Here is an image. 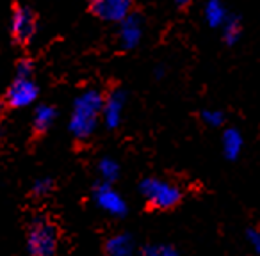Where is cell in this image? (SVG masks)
Instances as JSON below:
<instances>
[{"label":"cell","mask_w":260,"mask_h":256,"mask_svg":"<svg viewBox=\"0 0 260 256\" xmlns=\"http://www.w3.org/2000/svg\"><path fill=\"white\" fill-rule=\"evenodd\" d=\"M104 98L105 96L100 91L86 89L73 100L68 128L77 141H87L94 134L98 121L102 119Z\"/></svg>","instance_id":"6da1fadb"},{"label":"cell","mask_w":260,"mask_h":256,"mask_svg":"<svg viewBox=\"0 0 260 256\" xmlns=\"http://www.w3.org/2000/svg\"><path fill=\"white\" fill-rule=\"evenodd\" d=\"M57 245L59 238L54 224L47 217L34 219L27 233V249L30 256H55Z\"/></svg>","instance_id":"7a4b0ae2"},{"label":"cell","mask_w":260,"mask_h":256,"mask_svg":"<svg viewBox=\"0 0 260 256\" xmlns=\"http://www.w3.org/2000/svg\"><path fill=\"white\" fill-rule=\"evenodd\" d=\"M143 198L146 199L150 206L159 210H168L178 205L182 199L180 189L175 184L168 180H160V178H146L139 185Z\"/></svg>","instance_id":"3957f363"},{"label":"cell","mask_w":260,"mask_h":256,"mask_svg":"<svg viewBox=\"0 0 260 256\" xmlns=\"http://www.w3.org/2000/svg\"><path fill=\"white\" fill-rule=\"evenodd\" d=\"M40 96V87L32 80V77H15L13 84L6 93V101L13 108L30 107Z\"/></svg>","instance_id":"277c9868"},{"label":"cell","mask_w":260,"mask_h":256,"mask_svg":"<svg viewBox=\"0 0 260 256\" xmlns=\"http://www.w3.org/2000/svg\"><path fill=\"white\" fill-rule=\"evenodd\" d=\"M132 0H89L93 15L111 23H119L132 15Z\"/></svg>","instance_id":"5b68a950"},{"label":"cell","mask_w":260,"mask_h":256,"mask_svg":"<svg viewBox=\"0 0 260 256\" xmlns=\"http://www.w3.org/2000/svg\"><path fill=\"white\" fill-rule=\"evenodd\" d=\"M94 203L98 205V208L112 217L126 215V201L109 181H104L94 189Z\"/></svg>","instance_id":"8992f818"},{"label":"cell","mask_w":260,"mask_h":256,"mask_svg":"<svg viewBox=\"0 0 260 256\" xmlns=\"http://www.w3.org/2000/svg\"><path fill=\"white\" fill-rule=\"evenodd\" d=\"M38 29L36 15L29 8H16L11 20V32L18 43H27L34 38Z\"/></svg>","instance_id":"52a82bcc"},{"label":"cell","mask_w":260,"mask_h":256,"mask_svg":"<svg viewBox=\"0 0 260 256\" xmlns=\"http://www.w3.org/2000/svg\"><path fill=\"white\" fill-rule=\"evenodd\" d=\"M126 96L121 89H114L104 98V108H102V121L107 128H118L123 121Z\"/></svg>","instance_id":"ba28073f"},{"label":"cell","mask_w":260,"mask_h":256,"mask_svg":"<svg viewBox=\"0 0 260 256\" xmlns=\"http://www.w3.org/2000/svg\"><path fill=\"white\" fill-rule=\"evenodd\" d=\"M119 45L125 50H132L141 43L143 38V23L141 18L136 15H128L123 22H119V30H118Z\"/></svg>","instance_id":"9c48e42d"},{"label":"cell","mask_w":260,"mask_h":256,"mask_svg":"<svg viewBox=\"0 0 260 256\" xmlns=\"http://www.w3.org/2000/svg\"><path fill=\"white\" fill-rule=\"evenodd\" d=\"M105 252L107 256H132L134 254V238L130 233L112 235L105 242Z\"/></svg>","instance_id":"30bf717a"},{"label":"cell","mask_w":260,"mask_h":256,"mask_svg":"<svg viewBox=\"0 0 260 256\" xmlns=\"http://www.w3.org/2000/svg\"><path fill=\"white\" fill-rule=\"evenodd\" d=\"M221 148L228 160L239 159L242 148H244V137L237 128H226L221 137Z\"/></svg>","instance_id":"8fae6325"},{"label":"cell","mask_w":260,"mask_h":256,"mask_svg":"<svg viewBox=\"0 0 260 256\" xmlns=\"http://www.w3.org/2000/svg\"><path fill=\"white\" fill-rule=\"evenodd\" d=\"M203 16H205V22L209 23V27L217 29V27H223L228 20V11L221 0H207Z\"/></svg>","instance_id":"7c38bea8"},{"label":"cell","mask_w":260,"mask_h":256,"mask_svg":"<svg viewBox=\"0 0 260 256\" xmlns=\"http://www.w3.org/2000/svg\"><path fill=\"white\" fill-rule=\"evenodd\" d=\"M55 118H57V111L55 107L47 103H41L36 107L34 111V118H32V125L36 132H47L52 125L55 123Z\"/></svg>","instance_id":"4fadbf2b"},{"label":"cell","mask_w":260,"mask_h":256,"mask_svg":"<svg viewBox=\"0 0 260 256\" xmlns=\"http://www.w3.org/2000/svg\"><path fill=\"white\" fill-rule=\"evenodd\" d=\"M119 171H121L119 169V164L114 159H111V157H104L98 162V173H100L104 181H109V184L116 181L119 178Z\"/></svg>","instance_id":"5bb4252c"},{"label":"cell","mask_w":260,"mask_h":256,"mask_svg":"<svg viewBox=\"0 0 260 256\" xmlns=\"http://www.w3.org/2000/svg\"><path fill=\"white\" fill-rule=\"evenodd\" d=\"M223 29V40L226 41V45H235L239 40H241V34H242V25L237 18H230L224 22V25L221 27Z\"/></svg>","instance_id":"9a60e30c"},{"label":"cell","mask_w":260,"mask_h":256,"mask_svg":"<svg viewBox=\"0 0 260 256\" xmlns=\"http://www.w3.org/2000/svg\"><path fill=\"white\" fill-rule=\"evenodd\" d=\"M141 256H184L177 247L170 244H152L141 249Z\"/></svg>","instance_id":"2e32d148"},{"label":"cell","mask_w":260,"mask_h":256,"mask_svg":"<svg viewBox=\"0 0 260 256\" xmlns=\"http://www.w3.org/2000/svg\"><path fill=\"white\" fill-rule=\"evenodd\" d=\"M202 121L207 126H212V128H219L224 125V112L219 108H205L202 111Z\"/></svg>","instance_id":"e0dca14e"},{"label":"cell","mask_w":260,"mask_h":256,"mask_svg":"<svg viewBox=\"0 0 260 256\" xmlns=\"http://www.w3.org/2000/svg\"><path fill=\"white\" fill-rule=\"evenodd\" d=\"M52 189H54V181H52L50 178H47V176L38 178L32 184V194L38 196V198H45V196L50 194Z\"/></svg>","instance_id":"ac0fdd59"},{"label":"cell","mask_w":260,"mask_h":256,"mask_svg":"<svg viewBox=\"0 0 260 256\" xmlns=\"http://www.w3.org/2000/svg\"><path fill=\"white\" fill-rule=\"evenodd\" d=\"M246 238H248V242L253 247V251L260 256V230H256V228H249V230L246 231Z\"/></svg>","instance_id":"d6986e66"},{"label":"cell","mask_w":260,"mask_h":256,"mask_svg":"<svg viewBox=\"0 0 260 256\" xmlns=\"http://www.w3.org/2000/svg\"><path fill=\"white\" fill-rule=\"evenodd\" d=\"M32 73H34L32 61L23 59V61L18 62V66H16V77H32Z\"/></svg>","instance_id":"ffe728a7"},{"label":"cell","mask_w":260,"mask_h":256,"mask_svg":"<svg viewBox=\"0 0 260 256\" xmlns=\"http://www.w3.org/2000/svg\"><path fill=\"white\" fill-rule=\"evenodd\" d=\"M189 2H191V0H177V4H178V6H187Z\"/></svg>","instance_id":"44dd1931"}]
</instances>
